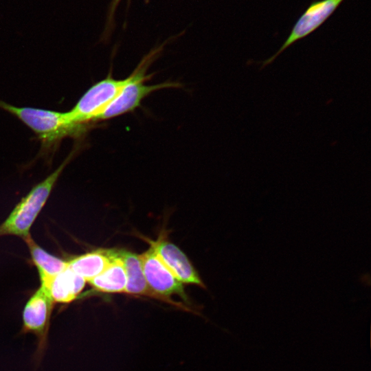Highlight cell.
I'll list each match as a JSON object with an SVG mask.
<instances>
[{
  "instance_id": "7a4b0ae2",
  "label": "cell",
  "mask_w": 371,
  "mask_h": 371,
  "mask_svg": "<svg viewBox=\"0 0 371 371\" xmlns=\"http://www.w3.org/2000/svg\"><path fill=\"white\" fill-rule=\"evenodd\" d=\"M76 150L45 179L34 186L21 199L7 218L0 225V236H16L23 239L30 236V230L46 203L56 183Z\"/></svg>"
},
{
  "instance_id": "7c38bea8",
  "label": "cell",
  "mask_w": 371,
  "mask_h": 371,
  "mask_svg": "<svg viewBox=\"0 0 371 371\" xmlns=\"http://www.w3.org/2000/svg\"><path fill=\"white\" fill-rule=\"evenodd\" d=\"M114 257L98 276L88 281L93 289L102 293H124L127 276L124 262L113 249Z\"/></svg>"
},
{
  "instance_id": "5bb4252c",
  "label": "cell",
  "mask_w": 371,
  "mask_h": 371,
  "mask_svg": "<svg viewBox=\"0 0 371 371\" xmlns=\"http://www.w3.org/2000/svg\"><path fill=\"white\" fill-rule=\"evenodd\" d=\"M121 1L122 0H111L110 3L109 10H108L107 23H106L108 31L111 29L112 25H113L115 14Z\"/></svg>"
},
{
  "instance_id": "6da1fadb",
  "label": "cell",
  "mask_w": 371,
  "mask_h": 371,
  "mask_svg": "<svg viewBox=\"0 0 371 371\" xmlns=\"http://www.w3.org/2000/svg\"><path fill=\"white\" fill-rule=\"evenodd\" d=\"M0 108L13 115L35 133L41 142V153L48 156L54 153L67 137L80 139L87 133L74 124L67 112L38 108L19 107L0 100Z\"/></svg>"
},
{
  "instance_id": "3957f363",
  "label": "cell",
  "mask_w": 371,
  "mask_h": 371,
  "mask_svg": "<svg viewBox=\"0 0 371 371\" xmlns=\"http://www.w3.org/2000/svg\"><path fill=\"white\" fill-rule=\"evenodd\" d=\"M159 52L160 48H157L142 58L133 72L128 76L126 85L101 114L98 122L133 111L140 106L146 97L157 90L180 87L179 83L175 82L153 85L146 84V81L151 77L146 73L148 68Z\"/></svg>"
},
{
  "instance_id": "5b68a950",
  "label": "cell",
  "mask_w": 371,
  "mask_h": 371,
  "mask_svg": "<svg viewBox=\"0 0 371 371\" xmlns=\"http://www.w3.org/2000/svg\"><path fill=\"white\" fill-rule=\"evenodd\" d=\"M144 274L148 285L163 302H166L179 308L190 311L188 307L173 301L170 296L177 295L186 302L189 303L181 283L159 257L154 249H150L139 255Z\"/></svg>"
},
{
  "instance_id": "4fadbf2b",
  "label": "cell",
  "mask_w": 371,
  "mask_h": 371,
  "mask_svg": "<svg viewBox=\"0 0 371 371\" xmlns=\"http://www.w3.org/2000/svg\"><path fill=\"white\" fill-rule=\"evenodd\" d=\"M113 257V249H100L72 258L68 267L88 282L101 273Z\"/></svg>"
},
{
  "instance_id": "8fae6325",
  "label": "cell",
  "mask_w": 371,
  "mask_h": 371,
  "mask_svg": "<svg viewBox=\"0 0 371 371\" xmlns=\"http://www.w3.org/2000/svg\"><path fill=\"white\" fill-rule=\"evenodd\" d=\"M24 240L28 247L32 260L38 270L41 286L46 289L52 279L68 267V261L46 251L31 236Z\"/></svg>"
},
{
  "instance_id": "8992f818",
  "label": "cell",
  "mask_w": 371,
  "mask_h": 371,
  "mask_svg": "<svg viewBox=\"0 0 371 371\" xmlns=\"http://www.w3.org/2000/svg\"><path fill=\"white\" fill-rule=\"evenodd\" d=\"M54 304L47 292L40 286L23 309L22 332L37 338L38 355L46 348Z\"/></svg>"
},
{
  "instance_id": "277c9868",
  "label": "cell",
  "mask_w": 371,
  "mask_h": 371,
  "mask_svg": "<svg viewBox=\"0 0 371 371\" xmlns=\"http://www.w3.org/2000/svg\"><path fill=\"white\" fill-rule=\"evenodd\" d=\"M128 78L115 79L109 74L93 85L67 111L69 120L85 131L98 122L104 109L126 85Z\"/></svg>"
},
{
  "instance_id": "ba28073f",
  "label": "cell",
  "mask_w": 371,
  "mask_h": 371,
  "mask_svg": "<svg viewBox=\"0 0 371 371\" xmlns=\"http://www.w3.org/2000/svg\"><path fill=\"white\" fill-rule=\"evenodd\" d=\"M146 240L181 283L205 287L186 254L177 245L168 241L164 233L160 234L156 240Z\"/></svg>"
},
{
  "instance_id": "9c48e42d",
  "label": "cell",
  "mask_w": 371,
  "mask_h": 371,
  "mask_svg": "<svg viewBox=\"0 0 371 371\" xmlns=\"http://www.w3.org/2000/svg\"><path fill=\"white\" fill-rule=\"evenodd\" d=\"M86 280L69 267L55 276L44 289L54 303L67 304L76 300L85 286Z\"/></svg>"
},
{
  "instance_id": "52a82bcc",
  "label": "cell",
  "mask_w": 371,
  "mask_h": 371,
  "mask_svg": "<svg viewBox=\"0 0 371 371\" xmlns=\"http://www.w3.org/2000/svg\"><path fill=\"white\" fill-rule=\"evenodd\" d=\"M344 0H319L312 2L296 21L288 37L270 58L261 62L260 69L272 63L286 49L319 27Z\"/></svg>"
},
{
  "instance_id": "30bf717a",
  "label": "cell",
  "mask_w": 371,
  "mask_h": 371,
  "mask_svg": "<svg viewBox=\"0 0 371 371\" xmlns=\"http://www.w3.org/2000/svg\"><path fill=\"white\" fill-rule=\"evenodd\" d=\"M116 253L122 258L126 272L127 283L124 293L161 300L147 284L139 255L124 249H116Z\"/></svg>"
}]
</instances>
